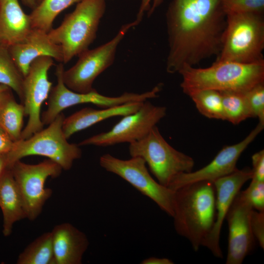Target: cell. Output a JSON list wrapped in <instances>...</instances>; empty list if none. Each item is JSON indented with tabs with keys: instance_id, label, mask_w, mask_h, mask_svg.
Here are the masks:
<instances>
[{
	"instance_id": "d590c367",
	"label": "cell",
	"mask_w": 264,
	"mask_h": 264,
	"mask_svg": "<svg viewBox=\"0 0 264 264\" xmlns=\"http://www.w3.org/2000/svg\"><path fill=\"white\" fill-rule=\"evenodd\" d=\"M8 168V164L6 154L0 155V178Z\"/></svg>"
},
{
	"instance_id": "ba28073f",
	"label": "cell",
	"mask_w": 264,
	"mask_h": 264,
	"mask_svg": "<svg viewBox=\"0 0 264 264\" xmlns=\"http://www.w3.org/2000/svg\"><path fill=\"white\" fill-rule=\"evenodd\" d=\"M64 70L63 63L56 66L57 83L52 87L49 93L46 110L41 114L44 125H49L63 110L75 105L90 103L101 108H106L131 102H143L156 96L154 89L141 93L125 92L116 97L103 95L94 88L87 93L77 92L68 88L64 84L62 77Z\"/></svg>"
},
{
	"instance_id": "5bb4252c",
	"label": "cell",
	"mask_w": 264,
	"mask_h": 264,
	"mask_svg": "<svg viewBox=\"0 0 264 264\" xmlns=\"http://www.w3.org/2000/svg\"><path fill=\"white\" fill-rule=\"evenodd\" d=\"M264 128L259 122L247 136L240 142L223 148L207 165L195 172L182 173L175 176L168 188L176 191L180 187L192 183L210 181L226 176L235 171L237 162L243 152L255 139Z\"/></svg>"
},
{
	"instance_id": "4dcf8cb0",
	"label": "cell",
	"mask_w": 264,
	"mask_h": 264,
	"mask_svg": "<svg viewBox=\"0 0 264 264\" xmlns=\"http://www.w3.org/2000/svg\"><path fill=\"white\" fill-rule=\"evenodd\" d=\"M251 228L255 240L260 247L264 248V211H258L253 209L251 214Z\"/></svg>"
},
{
	"instance_id": "484cf974",
	"label": "cell",
	"mask_w": 264,
	"mask_h": 264,
	"mask_svg": "<svg viewBox=\"0 0 264 264\" xmlns=\"http://www.w3.org/2000/svg\"><path fill=\"white\" fill-rule=\"evenodd\" d=\"M23 78L10 55L8 48L0 46V84L13 90L22 103L23 99Z\"/></svg>"
},
{
	"instance_id": "277c9868",
	"label": "cell",
	"mask_w": 264,
	"mask_h": 264,
	"mask_svg": "<svg viewBox=\"0 0 264 264\" xmlns=\"http://www.w3.org/2000/svg\"><path fill=\"white\" fill-rule=\"evenodd\" d=\"M106 8V0H82L58 27L48 33L51 41L61 47L63 64L88 49Z\"/></svg>"
},
{
	"instance_id": "83f0119b",
	"label": "cell",
	"mask_w": 264,
	"mask_h": 264,
	"mask_svg": "<svg viewBox=\"0 0 264 264\" xmlns=\"http://www.w3.org/2000/svg\"><path fill=\"white\" fill-rule=\"evenodd\" d=\"M222 8L228 15L235 13H264V0H221Z\"/></svg>"
},
{
	"instance_id": "44dd1931",
	"label": "cell",
	"mask_w": 264,
	"mask_h": 264,
	"mask_svg": "<svg viewBox=\"0 0 264 264\" xmlns=\"http://www.w3.org/2000/svg\"><path fill=\"white\" fill-rule=\"evenodd\" d=\"M0 208L3 216L2 233L7 237L17 221L27 219L22 197L9 168L0 178Z\"/></svg>"
},
{
	"instance_id": "d6986e66",
	"label": "cell",
	"mask_w": 264,
	"mask_h": 264,
	"mask_svg": "<svg viewBox=\"0 0 264 264\" xmlns=\"http://www.w3.org/2000/svg\"><path fill=\"white\" fill-rule=\"evenodd\" d=\"M31 29L29 15L18 0H0V46L8 48L21 42Z\"/></svg>"
},
{
	"instance_id": "1f68e13d",
	"label": "cell",
	"mask_w": 264,
	"mask_h": 264,
	"mask_svg": "<svg viewBox=\"0 0 264 264\" xmlns=\"http://www.w3.org/2000/svg\"><path fill=\"white\" fill-rule=\"evenodd\" d=\"M252 176L251 180L264 181V151L261 150L252 156Z\"/></svg>"
},
{
	"instance_id": "30bf717a",
	"label": "cell",
	"mask_w": 264,
	"mask_h": 264,
	"mask_svg": "<svg viewBox=\"0 0 264 264\" xmlns=\"http://www.w3.org/2000/svg\"><path fill=\"white\" fill-rule=\"evenodd\" d=\"M99 164L105 170L121 177L149 198L169 216H173L175 191L153 178L141 157L123 160L107 154L100 157Z\"/></svg>"
},
{
	"instance_id": "7a4b0ae2",
	"label": "cell",
	"mask_w": 264,
	"mask_h": 264,
	"mask_svg": "<svg viewBox=\"0 0 264 264\" xmlns=\"http://www.w3.org/2000/svg\"><path fill=\"white\" fill-rule=\"evenodd\" d=\"M174 223L177 233L187 239L195 251L212 229L216 217L214 182L202 181L175 191Z\"/></svg>"
},
{
	"instance_id": "603a6c76",
	"label": "cell",
	"mask_w": 264,
	"mask_h": 264,
	"mask_svg": "<svg viewBox=\"0 0 264 264\" xmlns=\"http://www.w3.org/2000/svg\"><path fill=\"white\" fill-rule=\"evenodd\" d=\"M82 0H42L29 14L32 28L48 33L56 17L63 10Z\"/></svg>"
},
{
	"instance_id": "e575fe53",
	"label": "cell",
	"mask_w": 264,
	"mask_h": 264,
	"mask_svg": "<svg viewBox=\"0 0 264 264\" xmlns=\"http://www.w3.org/2000/svg\"><path fill=\"white\" fill-rule=\"evenodd\" d=\"M141 264H173V262L166 258L150 257L143 260Z\"/></svg>"
},
{
	"instance_id": "7c38bea8",
	"label": "cell",
	"mask_w": 264,
	"mask_h": 264,
	"mask_svg": "<svg viewBox=\"0 0 264 264\" xmlns=\"http://www.w3.org/2000/svg\"><path fill=\"white\" fill-rule=\"evenodd\" d=\"M166 115V108L147 100L133 113L123 116L110 131L83 140L78 145L106 147L138 141Z\"/></svg>"
},
{
	"instance_id": "ac0fdd59",
	"label": "cell",
	"mask_w": 264,
	"mask_h": 264,
	"mask_svg": "<svg viewBox=\"0 0 264 264\" xmlns=\"http://www.w3.org/2000/svg\"><path fill=\"white\" fill-rule=\"evenodd\" d=\"M55 264H81L89 245L86 234L68 222L51 231Z\"/></svg>"
},
{
	"instance_id": "52a82bcc",
	"label": "cell",
	"mask_w": 264,
	"mask_h": 264,
	"mask_svg": "<svg viewBox=\"0 0 264 264\" xmlns=\"http://www.w3.org/2000/svg\"><path fill=\"white\" fill-rule=\"evenodd\" d=\"M131 157H140L161 185L168 187L177 175L192 171L193 158L171 146L164 138L157 127H154L141 139L130 143Z\"/></svg>"
},
{
	"instance_id": "f546056e",
	"label": "cell",
	"mask_w": 264,
	"mask_h": 264,
	"mask_svg": "<svg viewBox=\"0 0 264 264\" xmlns=\"http://www.w3.org/2000/svg\"><path fill=\"white\" fill-rule=\"evenodd\" d=\"M243 192L254 209L264 211V181L251 180Z\"/></svg>"
},
{
	"instance_id": "ffe728a7",
	"label": "cell",
	"mask_w": 264,
	"mask_h": 264,
	"mask_svg": "<svg viewBox=\"0 0 264 264\" xmlns=\"http://www.w3.org/2000/svg\"><path fill=\"white\" fill-rule=\"evenodd\" d=\"M143 102H131L101 109L84 108L65 118L62 127L64 133L68 139L76 132L108 118L133 113L140 108Z\"/></svg>"
},
{
	"instance_id": "6da1fadb",
	"label": "cell",
	"mask_w": 264,
	"mask_h": 264,
	"mask_svg": "<svg viewBox=\"0 0 264 264\" xmlns=\"http://www.w3.org/2000/svg\"><path fill=\"white\" fill-rule=\"evenodd\" d=\"M166 22L168 73L219 55L226 25L221 0H172Z\"/></svg>"
},
{
	"instance_id": "3957f363",
	"label": "cell",
	"mask_w": 264,
	"mask_h": 264,
	"mask_svg": "<svg viewBox=\"0 0 264 264\" xmlns=\"http://www.w3.org/2000/svg\"><path fill=\"white\" fill-rule=\"evenodd\" d=\"M178 73L182 78L180 87L188 96L204 89L245 92L264 82V62L215 61L206 68L185 66Z\"/></svg>"
},
{
	"instance_id": "f1b7e54d",
	"label": "cell",
	"mask_w": 264,
	"mask_h": 264,
	"mask_svg": "<svg viewBox=\"0 0 264 264\" xmlns=\"http://www.w3.org/2000/svg\"><path fill=\"white\" fill-rule=\"evenodd\" d=\"M252 117H257L264 124V82L259 83L244 92Z\"/></svg>"
},
{
	"instance_id": "9a60e30c",
	"label": "cell",
	"mask_w": 264,
	"mask_h": 264,
	"mask_svg": "<svg viewBox=\"0 0 264 264\" xmlns=\"http://www.w3.org/2000/svg\"><path fill=\"white\" fill-rule=\"evenodd\" d=\"M253 208L243 191L235 197L226 214L228 238L226 264H241L253 248L254 237L250 224Z\"/></svg>"
},
{
	"instance_id": "8fae6325",
	"label": "cell",
	"mask_w": 264,
	"mask_h": 264,
	"mask_svg": "<svg viewBox=\"0 0 264 264\" xmlns=\"http://www.w3.org/2000/svg\"><path fill=\"white\" fill-rule=\"evenodd\" d=\"M22 197L27 219H36L41 213L52 191L45 187L46 179L59 176L63 170L55 162L47 159L36 164L15 162L9 168Z\"/></svg>"
},
{
	"instance_id": "9c48e42d",
	"label": "cell",
	"mask_w": 264,
	"mask_h": 264,
	"mask_svg": "<svg viewBox=\"0 0 264 264\" xmlns=\"http://www.w3.org/2000/svg\"><path fill=\"white\" fill-rule=\"evenodd\" d=\"M138 24L135 20L127 23L121 26L110 41L80 54L76 64L63 71L62 77L65 85L70 89L79 93L92 90L95 79L113 63L120 42L131 28Z\"/></svg>"
},
{
	"instance_id": "4316f807",
	"label": "cell",
	"mask_w": 264,
	"mask_h": 264,
	"mask_svg": "<svg viewBox=\"0 0 264 264\" xmlns=\"http://www.w3.org/2000/svg\"><path fill=\"white\" fill-rule=\"evenodd\" d=\"M189 96L203 115L211 119L224 120L222 96L220 91L204 89L196 92Z\"/></svg>"
},
{
	"instance_id": "8992f818",
	"label": "cell",
	"mask_w": 264,
	"mask_h": 264,
	"mask_svg": "<svg viewBox=\"0 0 264 264\" xmlns=\"http://www.w3.org/2000/svg\"><path fill=\"white\" fill-rule=\"evenodd\" d=\"M65 118L62 112L46 128L28 138L15 142L11 151L6 154L8 168L23 157L40 155L55 162L63 170H70L74 161L81 157L82 152L78 144L67 141L62 128Z\"/></svg>"
},
{
	"instance_id": "7402d4cb",
	"label": "cell",
	"mask_w": 264,
	"mask_h": 264,
	"mask_svg": "<svg viewBox=\"0 0 264 264\" xmlns=\"http://www.w3.org/2000/svg\"><path fill=\"white\" fill-rule=\"evenodd\" d=\"M24 116V106L16 101L12 91L0 101V127L14 142L21 139Z\"/></svg>"
},
{
	"instance_id": "836d02e7",
	"label": "cell",
	"mask_w": 264,
	"mask_h": 264,
	"mask_svg": "<svg viewBox=\"0 0 264 264\" xmlns=\"http://www.w3.org/2000/svg\"><path fill=\"white\" fill-rule=\"evenodd\" d=\"M14 142L6 131L0 127V155L6 154L10 152Z\"/></svg>"
},
{
	"instance_id": "8d00e7d4",
	"label": "cell",
	"mask_w": 264,
	"mask_h": 264,
	"mask_svg": "<svg viewBox=\"0 0 264 264\" xmlns=\"http://www.w3.org/2000/svg\"><path fill=\"white\" fill-rule=\"evenodd\" d=\"M12 90L8 86L0 84V101Z\"/></svg>"
},
{
	"instance_id": "d6a6232c",
	"label": "cell",
	"mask_w": 264,
	"mask_h": 264,
	"mask_svg": "<svg viewBox=\"0 0 264 264\" xmlns=\"http://www.w3.org/2000/svg\"><path fill=\"white\" fill-rule=\"evenodd\" d=\"M164 0H141L138 11L136 15V21L139 23L142 21L145 12H147V16L150 17L155 10L159 7Z\"/></svg>"
},
{
	"instance_id": "5b68a950",
	"label": "cell",
	"mask_w": 264,
	"mask_h": 264,
	"mask_svg": "<svg viewBox=\"0 0 264 264\" xmlns=\"http://www.w3.org/2000/svg\"><path fill=\"white\" fill-rule=\"evenodd\" d=\"M264 13L226 15L222 45L216 61L253 64L264 62Z\"/></svg>"
},
{
	"instance_id": "d4e9b609",
	"label": "cell",
	"mask_w": 264,
	"mask_h": 264,
	"mask_svg": "<svg viewBox=\"0 0 264 264\" xmlns=\"http://www.w3.org/2000/svg\"><path fill=\"white\" fill-rule=\"evenodd\" d=\"M222 96L224 120L234 125L252 117L244 92L220 91Z\"/></svg>"
},
{
	"instance_id": "74e56055",
	"label": "cell",
	"mask_w": 264,
	"mask_h": 264,
	"mask_svg": "<svg viewBox=\"0 0 264 264\" xmlns=\"http://www.w3.org/2000/svg\"><path fill=\"white\" fill-rule=\"evenodd\" d=\"M23 4L27 6L28 7L34 9L36 6L37 3L36 0H22Z\"/></svg>"
},
{
	"instance_id": "e0dca14e",
	"label": "cell",
	"mask_w": 264,
	"mask_h": 264,
	"mask_svg": "<svg viewBox=\"0 0 264 264\" xmlns=\"http://www.w3.org/2000/svg\"><path fill=\"white\" fill-rule=\"evenodd\" d=\"M8 50L23 77L32 62L40 57L49 56L63 63L61 47L51 41L48 33L38 29L32 28L22 41L10 46Z\"/></svg>"
},
{
	"instance_id": "2e32d148",
	"label": "cell",
	"mask_w": 264,
	"mask_h": 264,
	"mask_svg": "<svg viewBox=\"0 0 264 264\" xmlns=\"http://www.w3.org/2000/svg\"><path fill=\"white\" fill-rule=\"evenodd\" d=\"M252 176L251 169L245 167L241 170L237 169L214 182L216 191V217L213 226L203 240L201 245L208 248L218 258H222L223 256L220 240L226 214L236 195Z\"/></svg>"
},
{
	"instance_id": "cb8c5ba5",
	"label": "cell",
	"mask_w": 264,
	"mask_h": 264,
	"mask_svg": "<svg viewBox=\"0 0 264 264\" xmlns=\"http://www.w3.org/2000/svg\"><path fill=\"white\" fill-rule=\"evenodd\" d=\"M18 264H55L51 232L31 242L19 255Z\"/></svg>"
},
{
	"instance_id": "4fadbf2b",
	"label": "cell",
	"mask_w": 264,
	"mask_h": 264,
	"mask_svg": "<svg viewBox=\"0 0 264 264\" xmlns=\"http://www.w3.org/2000/svg\"><path fill=\"white\" fill-rule=\"evenodd\" d=\"M52 58L41 56L31 63L23 82V99L25 116L28 121L23 129L21 139L28 138L44 128L41 120V108L48 98L52 83L48 78V72L53 65Z\"/></svg>"
},
{
	"instance_id": "f35d334b",
	"label": "cell",
	"mask_w": 264,
	"mask_h": 264,
	"mask_svg": "<svg viewBox=\"0 0 264 264\" xmlns=\"http://www.w3.org/2000/svg\"><path fill=\"white\" fill-rule=\"evenodd\" d=\"M37 5L42 0H36Z\"/></svg>"
}]
</instances>
